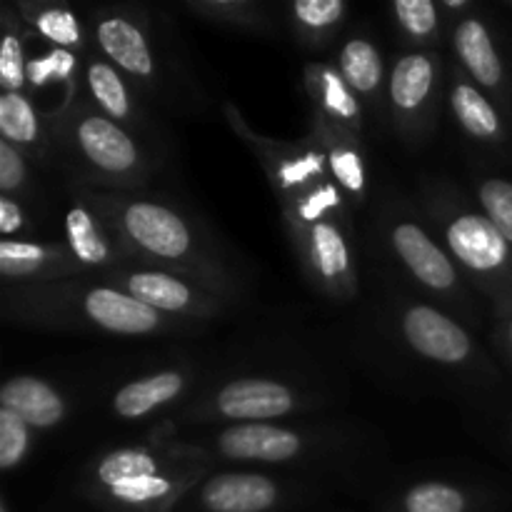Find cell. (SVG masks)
<instances>
[{
    "label": "cell",
    "instance_id": "2",
    "mask_svg": "<svg viewBox=\"0 0 512 512\" xmlns=\"http://www.w3.org/2000/svg\"><path fill=\"white\" fill-rule=\"evenodd\" d=\"M48 130L50 148L58 150L80 185L133 193L148 183L158 165L140 135L105 118L90 103H70Z\"/></svg>",
    "mask_w": 512,
    "mask_h": 512
},
{
    "label": "cell",
    "instance_id": "23",
    "mask_svg": "<svg viewBox=\"0 0 512 512\" xmlns=\"http://www.w3.org/2000/svg\"><path fill=\"white\" fill-rule=\"evenodd\" d=\"M450 108L458 125L470 138L483 140V143H498V138H503L498 110L478 85L468 83L465 78H455L450 88Z\"/></svg>",
    "mask_w": 512,
    "mask_h": 512
},
{
    "label": "cell",
    "instance_id": "12",
    "mask_svg": "<svg viewBox=\"0 0 512 512\" xmlns=\"http://www.w3.org/2000/svg\"><path fill=\"white\" fill-rule=\"evenodd\" d=\"M223 458L240 463H288L305 450V438L283 425L238 423L215 438Z\"/></svg>",
    "mask_w": 512,
    "mask_h": 512
},
{
    "label": "cell",
    "instance_id": "32",
    "mask_svg": "<svg viewBox=\"0 0 512 512\" xmlns=\"http://www.w3.org/2000/svg\"><path fill=\"white\" fill-rule=\"evenodd\" d=\"M28 85V58H25V43L20 33L5 28L3 43H0V88L3 93H23Z\"/></svg>",
    "mask_w": 512,
    "mask_h": 512
},
{
    "label": "cell",
    "instance_id": "7",
    "mask_svg": "<svg viewBox=\"0 0 512 512\" xmlns=\"http://www.w3.org/2000/svg\"><path fill=\"white\" fill-rule=\"evenodd\" d=\"M438 58L428 50L405 53L395 60L388 80L390 108L408 133H423L435 113L440 88Z\"/></svg>",
    "mask_w": 512,
    "mask_h": 512
},
{
    "label": "cell",
    "instance_id": "35",
    "mask_svg": "<svg viewBox=\"0 0 512 512\" xmlns=\"http://www.w3.org/2000/svg\"><path fill=\"white\" fill-rule=\"evenodd\" d=\"M28 188V160L23 150L0 140V195L18 200V195Z\"/></svg>",
    "mask_w": 512,
    "mask_h": 512
},
{
    "label": "cell",
    "instance_id": "21",
    "mask_svg": "<svg viewBox=\"0 0 512 512\" xmlns=\"http://www.w3.org/2000/svg\"><path fill=\"white\" fill-rule=\"evenodd\" d=\"M318 130L320 138H323L325 158H328V168L333 173L335 183L350 200L360 203L365 198L368 178H365V163L358 145H355V138L323 118H318Z\"/></svg>",
    "mask_w": 512,
    "mask_h": 512
},
{
    "label": "cell",
    "instance_id": "8",
    "mask_svg": "<svg viewBox=\"0 0 512 512\" xmlns=\"http://www.w3.org/2000/svg\"><path fill=\"white\" fill-rule=\"evenodd\" d=\"M448 255L478 278H495L510 263V243L483 213L458 210L443 225Z\"/></svg>",
    "mask_w": 512,
    "mask_h": 512
},
{
    "label": "cell",
    "instance_id": "26",
    "mask_svg": "<svg viewBox=\"0 0 512 512\" xmlns=\"http://www.w3.org/2000/svg\"><path fill=\"white\" fill-rule=\"evenodd\" d=\"M173 470V465L160 453L150 448H120L103 455L93 468V483L100 490L130 478H145V475H160Z\"/></svg>",
    "mask_w": 512,
    "mask_h": 512
},
{
    "label": "cell",
    "instance_id": "27",
    "mask_svg": "<svg viewBox=\"0 0 512 512\" xmlns=\"http://www.w3.org/2000/svg\"><path fill=\"white\" fill-rule=\"evenodd\" d=\"M23 15L35 33L43 40H48L53 48L80 50L85 45V25L78 15L65 5H23Z\"/></svg>",
    "mask_w": 512,
    "mask_h": 512
},
{
    "label": "cell",
    "instance_id": "37",
    "mask_svg": "<svg viewBox=\"0 0 512 512\" xmlns=\"http://www.w3.org/2000/svg\"><path fill=\"white\" fill-rule=\"evenodd\" d=\"M28 228L30 225L20 200L0 195V233H3V240H15V233H23Z\"/></svg>",
    "mask_w": 512,
    "mask_h": 512
},
{
    "label": "cell",
    "instance_id": "11",
    "mask_svg": "<svg viewBox=\"0 0 512 512\" xmlns=\"http://www.w3.org/2000/svg\"><path fill=\"white\" fill-rule=\"evenodd\" d=\"M83 80L85 88H88L90 105L98 113L128 128L130 133H148V113L140 105V100L135 98L133 85L128 83V78L110 60H105L103 55H90L83 65Z\"/></svg>",
    "mask_w": 512,
    "mask_h": 512
},
{
    "label": "cell",
    "instance_id": "29",
    "mask_svg": "<svg viewBox=\"0 0 512 512\" xmlns=\"http://www.w3.org/2000/svg\"><path fill=\"white\" fill-rule=\"evenodd\" d=\"M395 23L413 43H430L440 28V8L433 0H395Z\"/></svg>",
    "mask_w": 512,
    "mask_h": 512
},
{
    "label": "cell",
    "instance_id": "17",
    "mask_svg": "<svg viewBox=\"0 0 512 512\" xmlns=\"http://www.w3.org/2000/svg\"><path fill=\"white\" fill-rule=\"evenodd\" d=\"M305 85H308L310 98H313L315 108H318V118L338 125L340 130L350 133L353 138L360 135V130H363L360 98L345 83L338 68L325 63L308 65V70H305Z\"/></svg>",
    "mask_w": 512,
    "mask_h": 512
},
{
    "label": "cell",
    "instance_id": "39",
    "mask_svg": "<svg viewBox=\"0 0 512 512\" xmlns=\"http://www.w3.org/2000/svg\"><path fill=\"white\" fill-rule=\"evenodd\" d=\"M0 512H8V505H5V503H0Z\"/></svg>",
    "mask_w": 512,
    "mask_h": 512
},
{
    "label": "cell",
    "instance_id": "19",
    "mask_svg": "<svg viewBox=\"0 0 512 512\" xmlns=\"http://www.w3.org/2000/svg\"><path fill=\"white\" fill-rule=\"evenodd\" d=\"M0 408L13 410L30 428H53L65 418V400L53 385L33 375H15L0 388Z\"/></svg>",
    "mask_w": 512,
    "mask_h": 512
},
{
    "label": "cell",
    "instance_id": "3",
    "mask_svg": "<svg viewBox=\"0 0 512 512\" xmlns=\"http://www.w3.org/2000/svg\"><path fill=\"white\" fill-rule=\"evenodd\" d=\"M23 305L30 310L35 308H60L63 305L70 313V318L80 320L90 328L105 330L113 335H155L168 330V315L158 313V310L148 308L145 303L135 300L133 295L123 293L115 285H93L80 293L78 288H63V285H35L20 293Z\"/></svg>",
    "mask_w": 512,
    "mask_h": 512
},
{
    "label": "cell",
    "instance_id": "20",
    "mask_svg": "<svg viewBox=\"0 0 512 512\" xmlns=\"http://www.w3.org/2000/svg\"><path fill=\"white\" fill-rule=\"evenodd\" d=\"M185 390V375L178 370H163V373L138 378L123 385L113 398L115 415L125 420H138L155 413L163 405L173 403Z\"/></svg>",
    "mask_w": 512,
    "mask_h": 512
},
{
    "label": "cell",
    "instance_id": "18",
    "mask_svg": "<svg viewBox=\"0 0 512 512\" xmlns=\"http://www.w3.org/2000/svg\"><path fill=\"white\" fill-rule=\"evenodd\" d=\"M453 48L460 65L480 88L498 90L505 80L503 58L495 48L493 33L475 15L460 18L453 28Z\"/></svg>",
    "mask_w": 512,
    "mask_h": 512
},
{
    "label": "cell",
    "instance_id": "15",
    "mask_svg": "<svg viewBox=\"0 0 512 512\" xmlns=\"http://www.w3.org/2000/svg\"><path fill=\"white\" fill-rule=\"evenodd\" d=\"M80 270L83 265L68 248L18 238L0 240V275L8 283H55Z\"/></svg>",
    "mask_w": 512,
    "mask_h": 512
},
{
    "label": "cell",
    "instance_id": "24",
    "mask_svg": "<svg viewBox=\"0 0 512 512\" xmlns=\"http://www.w3.org/2000/svg\"><path fill=\"white\" fill-rule=\"evenodd\" d=\"M338 70L358 98H378L385 83V63L373 40L365 35L345 40L338 55Z\"/></svg>",
    "mask_w": 512,
    "mask_h": 512
},
{
    "label": "cell",
    "instance_id": "4",
    "mask_svg": "<svg viewBox=\"0 0 512 512\" xmlns=\"http://www.w3.org/2000/svg\"><path fill=\"white\" fill-rule=\"evenodd\" d=\"M93 40L100 55L128 78L135 90L158 95L165 83L158 45L148 23L128 10H100L93 18Z\"/></svg>",
    "mask_w": 512,
    "mask_h": 512
},
{
    "label": "cell",
    "instance_id": "34",
    "mask_svg": "<svg viewBox=\"0 0 512 512\" xmlns=\"http://www.w3.org/2000/svg\"><path fill=\"white\" fill-rule=\"evenodd\" d=\"M30 430L13 410L0 408V468L13 470L23 463L30 448Z\"/></svg>",
    "mask_w": 512,
    "mask_h": 512
},
{
    "label": "cell",
    "instance_id": "9",
    "mask_svg": "<svg viewBox=\"0 0 512 512\" xmlns=\"http://www.w3.org/2000/svg\"><path fill=\"white\" fill-rule=\"evenodd\" d=\"M400 330L410 348L440 365H463L473 355V338L463 325L433 305H410L400 315Z\"/></svg>",
    "mask_w": 512,
    "mask_h": 512
},
{
    "label": "cell",
    "instance_id": "10",
    "mask_svg": "<svg viewBox=\"0 0 512 512\" xmlns=\"http://www.w3.org/2000/svg\"><path fill=\"white\" fill-rule=\"evenodd\" d=\"M390 245L400 263L423 288L433 290V293H450L458 288L460 275L453 258L430 238L423 225L413 223V220L395 223L393 233H390Z\"/></svg>",
    "mask_w": 512,
    "mask_h": 512
},
{
    "label": "cell",
    "instance_id": "25",
    "mask_svg": "<svg viewBox=\"0 0 512 512\" xmlns=\"http://www.w3.org/2000/svg\"><path fill=\"white\" fill-rule=\"evenodd\" d=\"M183 488V478L173 470L160 475H145V478L120 480V483L103 488V495L110 503L128 510H158L168 505Z\"/></svg>",
    "mask_w": 512,
    "mask_h": 512
},
{
    "label": "cell",
    "instance_id": "36",
    "mask_svg": "<svg viewBox=\"0 0 512 512\" xmlns=\"http://www.w3.org/2000/svg\"><path fill=\"white\" fill-rule=\"evenodd\" d=\"M193 10L208 15L210 20H223V23H235V25H248L250 20H255V5L253 3H238V0H213V3H198L193 5Z\"/></svg>",
    "mask_w": 512,
    "mask_h": 512
},
{
    "label": "cell",
    "instance_id": "30",
    "mask_svg": "<svg viewBox=\"0 0 512 512\" xmlns=\"http://www.w3.org/2000/svg\"><path fill=\"white\" fill-rule=\"evenodd\" d=\"M405 512H465L468 498L460 488L448 483H420L403 498Z\"/></svg>",
    "mask_w": 512,
    "mask_h": 512
},
{
    "label": "cell",
    "instance_id": "1",
    "mask_svg": "<svg viewBox=\"0 0 512 512\" xmlns=\"http://www.w3.org/2000/svg\"><path fill=\"white\" fill-rule=\"evenodd\" d=\"M80 193L98 210L123 255L183 275L215 293L225 285V268L213 243L205 238L200 223L190 220L183 210L135 190L125 193L80 185Z\"/></svg>",
    "mask_w": 512,
    "mask_h": 512
},
{
    "label": "cell",
    "instance_id": "5",
    "mask_svg": "<svg viewBox=\"0 0 512 512\" xmlns=\"http://www.w3.org/2000/svg\"><path fill=\"white\" fill-rule=\"evenodd\" d=\"M110 275L115 280V288L133 295L135 300L168 315V318H173V315L205 318V315H215L220 310V298L215 295V290L183 278V275L168 273V270L145 268L128 270V273L115 270Z\"/></svg>",
    "mask_w": 512,
    "mask_h": 512
},
{
    "label": "cell",
    "instance_id": "38",
    "mask_svg": "<svg viewBox=\"0 0 512 512\" xmlns=\"http://www.w3.org/2000/svg\"><path fill=\"white\" fill-rule=\"evenodd\" d=\"M508 340H510V350H512V320H510V325H508Z\"/></svg>",
    "mask_w": 512,
    "mask_h": 512
},
{
    "label": "cell",
    "instance_id": "14",
    "mask_svg": "<svg viewBox=\"0 0 512 512\" xmlns=\"http://www.w3.org/2000/svg\"><path fill=\"white\" fill-rule=\"evenodd\" d=\"M215 410L228 420H275L295 410L288 385L265 378H240L223 385L215 395Z\"/></svg>",
    "mask_w": 512,
    "mask_h": 512
},
{
    "label": "cell",
    "instance_id": "16",
    "mask_svg": "<svg viewBox=\"0 0 512 512\" xmlns=\"http://www.w3.org/2000/svg\"><path fill=\"white\" fill-rule=\"evenodd\" d=\"M200 503L210 512H268L280 503V488L260 473H220L200 490Z\"/></svg>",
    "mask_w": 512,
    "mask_h": 512
},
{
    "label": "cell",
    "instance_id": "33",
    "mask_svg": "<svg viewBox=\"0 0 512 512\" xmlns=\"http://www.w3.org/2000/svg\"><path fill=\"white\" fill-rule=\"evenodd\" d=\"M78 73V55L73 50L53 48L40 58L28 60V83L43 88L48 83H73Z\"/></svg>",
    "mask_w": 512,
    "mask_h": 512
},
{
    "label": "cell",
    "instance_id": "31",
    "mask_svg": "<svg viewBox=\"0 0 512 512\" xmlns=\"http://www.w3.org/2000/svg\"><path fill=\"white\" fill-rule=\"evenodd\" d=\"M478 203L483 215L500 230L512 248V183L505 178H485L478 183Z\"/></svg>",
    "mask_w": 512,
    "mask_h": 512
},
{
    "label": "cell",
    "instance_id": "13",
    "mask_svg": "<svg viewBox=\"0 0 512 512\" xmlns=\"http://www.w3.org/2000/svg\"><path fill=\"white\" fill-rule=\"evenodd\" d=\"M63 228L65 248L73 253V258L83 268L110 270V273L118 270L123 250L118 248L110 230L105 228L98 210L90 205V200L80 190L73 198V205L68 208V213H65Z\"/></svg>",
    "mask_w": 512,
    "mask_h": 512
},
{
    "label": "cell",
    "instance_id": "22",
    "mask_svg": "<svg viewBox=\"0 0 512 512\" xmlns=\"http://www.w3.org/2000/svg\"><path fill=\"white\" fill-rule=\"evenodd\" d=\"M0 135L23 153L40 155L50 148V130L25 93L0 95Z\"/></svg>",
    "mask_w": 512,
    "mask_h": 512
},
{
    "label": "cell",
    "instance_id": "6",
    "mask_svg": "<svg viewBox=\"0 0 512 512\" xmlns=\"http://www.w3.org/2000/svg\"><path fill=\"white\" fill-rule=\"evenodd\" d=\"M293 235L300 245V260L308 273L323 285L325 293L335 298H348L355 293L353 255H350L343 215H328L300 225L293 228Z\"/></svg>",
    "mask_w": 512,
    "mask_h": 512
},
{
    "label": "cell",
    "instance_id": "28",
    "mask_svg": "<svg viewBox=\"0 0 512 512\" xmlns=\"http://www.w3.org/2000/svg\"><path fill=\"white\" fill-rule=\"evenodd\" d=\"M290 13L300 38L308 40L310 45H320L343 23L348 5L343 0H295Z\"/></svg>",
    "mask_w": 512,
    "mask_h": 512
}]
</instances>
